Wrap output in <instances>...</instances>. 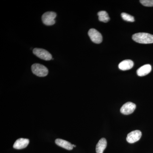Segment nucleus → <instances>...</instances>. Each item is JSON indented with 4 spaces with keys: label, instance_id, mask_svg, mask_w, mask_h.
<instances>
[{
    "label": "nucleus",
    "instance_id": "nucleus-4",
    "mask_svg": "<svg viewBox=\"0 0 153 153\" xmlns=\"http://www.w3.org/2000/svg\"><path fill=\"white\" fill-rule=\"evenodd\" d=\"M33 53L40 59L45 60H50L52 59V55L47 50L41 48H35Z\"/></svg>",
    "mask_w": 153,
    "mask_h": 153
},
{
    "label": "nucleus",
    "instance_id": "nucleus-2",
    "mask_svg": "<svg viewBox=\"0 0 153 153\" xmlns=\"http://www.w3.org/2000/svg\"><path fill=\"white\" fill-rule=\"evenodd\" d=\"M31 68L33 74L40 77L47 76L49 72L48 68L46 66L39 63L33 64Z\"/></svg>",
    "mask_w": 153,
    "mask_h": 153
},
{
    "label": "nucleus",
    "instance_id": "nucleus-13",
    "mask_svg": "<svg viewBox=\"0 0 153 153\" xmlns=\"http://www.w3.org/2000/svg\"><path fill=\"white\" fill-rule=\"evenodd\" d=\"M97 15L98 16V19L100 22L107 23L110 20V18L108 14L106 12L104 11H101L99 12Z\"/></svg>",
    "mask_w": 153,
    "mask_h": 153
},
{
    "label": "nucleus",
    "instance_id": "nucleus-5",
    "mask_svg": "<svg viewBox=\"0 0 153 153\" xmlns=\"http://www.w3.org/2000/svg\"><path fill=\"white\" fill-rule=\"evenodd\" d=\"M88 35L91 40L95 44H100L102 41V37L100 33L94 29H91L88 31Z\"/></svg>",
    "mask_w": 153,
    "mask_h": 153
},
{
    "label": "nucleus",
    "instance_id": "nucleus-11",
    "mask_svg": "<svg viewBox=\"0 0 153 153\" xmlns=\"http://www.w3.org/2000/svg\"><path fill=\"white\" fill-rule=\"evenodd\" d=\"M55 142L57 146L64 148L68 150H71L73 149V145L65 140L57 139L55 140Z\"/></svg>",
    "mask_w": 153,
    "mask_h": 153
},
{
    "label": "nucleus",
    "instance_id": "nucleus-9",
    "mask_svg": "<svg viewBox=\"0 0 153 153\" xmlns=\"http://www.w3.org/2000/svg\"><path fill=\"white\" fill-rule=\"evenodd\" d=\"M152 68V66L150 64H146L137 69V74L140 76H146L151 72Z\"/></svg>",
    "mask_w": 153,
    "mask_h": 153
},
{
    "label": "nucleus",
    "instance_id": "nucleus-15",
    "mask_svg": "<svg viewBox=\"0 0 153 153\" xmlns=\"http://www.w3.org/2000/svg\"><path fill=\"white\" fill-rule=\"evenodd\" d=\"M140 2L145 7H153V0H141Z\"/></svg>",
    "mask_w": 153,
    "mask_h": 153
},
{
    "label": "nucleus",
    "instance_id": "nucleus-8",
    "mask_svg": "<svg viewBox=\"0 0 153 153\" xmlns=\"http://www.w3.org/2000/svg\"><path fill=\"white\" fill-rule=\"evenodd\" d=\"M30 140L27 139L20 138L17 140L13 145V148L16 149H22L27 146Z\"/></svg>",
    "mask_w": 153,
    "mask_h": 153
},
{
    "label": "nucleus",
    "instance_id": "nucleus-7",
    "mask_svg": "<svg viewBox=\"0 0 153 153\" xmlns=\"http://www.w3.org/2000/svg\"><path fill=\"white\" fill-rule=\"evenodd\" d=\"M136 107V106L134 103L129 102L122 106L120 108V112L123 114H131L135 109Z\"/></svg>",
    "mask_w": 153,
    "mask_h": 153
},
{
    "label": "nucleus",
    "instance_id": "nucleus-14",
    "mask_svg": "<svg viewBox=\"0 0 153 153\" xmlns=\"http://www.w3.org/2000/svg\"><path fill=\"white\" fill-rule=\"evenodd\" d=\"M121 16L123 19L125 20V21H126V22H133L135 21L134 17L131 16V15H129L128 14L123 13L121 14Z\"/></svg>",
    "mask_w": 153,
    "mask_h": 153
},
{
    "label": "nucleus",
    "instance_id": "nucleus-10",
    "mask_svg": "<svg viewBox=\"0 0 153 153\" xmlns=\"http://www.w3.org/2000/svg\"><path fill=\"white\" fill-rule=\"evenodd\" d=\"M134 62L131 60H126L122 61L119 64V68L121 70H129L133 67Z\"/></svg>",
    "mask_w": 153,
    "mask_h": 153
},
{
    "label": "nucleus",
    "instance_id": "nucleus-12",
    "mask_svg": "<svg viewBox=\"0 0 153 153\" xmlns=\"http://www.w3.org/2000/svg\"><path fill=\"white\" fill-rule=\"evenodd\" d=\"M107 146V141L104 138L100 140L97 144L96 151L97 153H103Z\"/></svg>",
    "mask_w": 153,
    "mask_h": 153
},
{
    "label": "nucleus",
    "instance_id": "nucleus-1",
    "mask_svg": "<svg viewBox=\"0 0 153 153\" xmlns=\"http://www.w3.org/2000/svg\"><path fill=\"white\" fill-rule=\"evenodd\" d=\"M133 40L137 43L142 44L153 43V35L147 33H140L133 35Z\"/></svg>",
    "mask_w": 153,
    "mask_h": 153
},
{
    "label": "nucleus",
    "instance_id": "nucleus-6",
    "mask_svg": "<svg viewBox=\"0 0 153 153\" xmlns=\"http://www.w3.org/2000/svg\"><path fill=\"white\" fill-rule=\"evenodd\" d=\"M141 136L142 133L140 131H134L127 135L126 140L130 143H133L139 140Z\"/></svg>",
    "mask_w": 153,
    "mask_h": 153
},
{
    "label": "nucleus",
    "instance_id": "nucleus-3",
    "mask_svg": "<svg viewBox=\"0 0 153 153\" xmlns=\"http://www.w3.org/2000/svg\"><path fill=\"white\" fill-rule=\"evenodd\" d=\"M56 16L57 15L55 12H46L42 16V21L44 25L47 26H52L55 23V19Z\"/></svg>",
    "mask_w": 153,
    "mask_h": 153
},
{
    "label": "nucleus",
    "instance_id": "nucleus-16",
    "mask_svg": "<svg viewBox=\"0 0 153 153\" xmlns=\"http://www.w3.org/2000/svg\"><path fill=\"white\" fill-rule=\"evenodd\" d=\"M73 147H76V146L75 145H73Z\"/></svg>",
    "mask_w": 153,
    "mask_h": 153
}]
</instances>
